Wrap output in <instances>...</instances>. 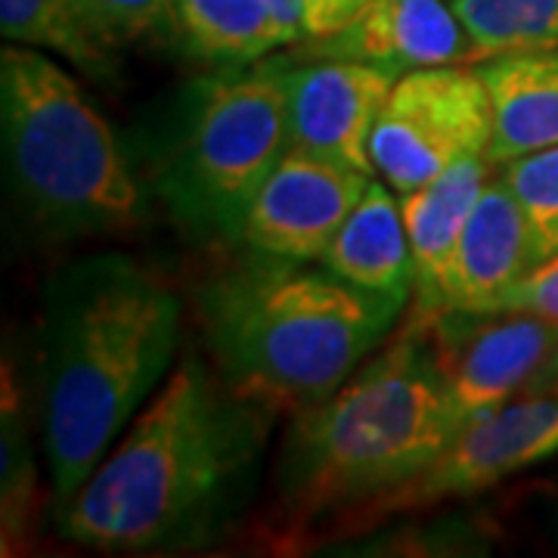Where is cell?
<instances>
[{"mask_svg":"<svg viewBox=\"0 0 558 558\" xmlns=\"http://www.w3.org/2000/svg\"><path fill=\"white\" fill-rule=\"evenodd\" d=\"M0 137L7 193L38 240L119 236L149 218V186L112 124L38 47L0 50Z\"/></svg>","mask_w":558,"mask_h":558,"instance_id":"5","label":"cell"},{"mask_svg":"<svg viewBox=\"0 0 558 558\" xmlns=\"http://www.w3.org/2000/svg\"><path fill=\"white\" fill-rule=\"evenodd\" d=\"M369 0H295L301 22V40L323 38L339 32L348 20H354L360 7Z\"/></svg>","mask_w":558,"mask_h":558,"instance_id":"24","label":"cell"},{"mask_svg":"<svg viewBox=\"0 0 558 558\" xmlns=\"http://www.w3.org/2000/svg\"><path fill=\"white\" fill-rule=\"evenodd\" d=\"M319 264L363 292L407 307L416 289L413 252L400 215V196L385 180H369L363 199L341 223Z\"/></svg>","mask_w":558,"mask_h":558,"instance_id":"15","label":"cell"},{"mask_svg":"<svg viewBox=\"0 0 558 558\" xmlns=\"http://www.w3.org/2000/svg\"><path fill=\"white\" fill-rule=\"evenodd\" d=\"M531 270V236L519 196L502 174L490 178L462 227V236L444 279L440 314L487 311Z\"/></svg>","mask_w":558,"mask_h":558,"instance_id":"13","label":"cell"},{"mask_svg":"<svg viewBox=\"0 0 558 558\" xmlns=\"http://www.w3.org/2000/svg\"><path fill=\"white\" fill-rule=\"evenodd\" d=\"M543 391H558V351L549 357V363L539 369V376L527 388V395H543Z\"/></svg>","mask_w":558,"mask_h":558,"instance_id":"25","label":"cell"},{"mask_svg":"<svg viewBox=\"0 0 558 558\" xmlns=\"http://www.w3.org/2000/svg\"><path fill=\"white\" fill-rule=\"evenodd\" d=\"M38 497V459L25 418V400L3 366V398H0V531L3 556L16 553L32 527Z\"/></svg>","mask_w":558,"mask_h":558,"instance_id":"19","label":"cell"},{"mask_svg":"<svg viewBox=\"0 0 558 558\" xmlns=\"http://www.w3.org/2000/svg\"><path fill=\"white\" fill-rule=\"evenodd\" d=\"M490 159L472 156L447 168L440 178L428 180L413 193L400 196V215L410 236L413 252V319L425 323L438 317L440 299H444V279L450 270V260L457 252V242L462 236V227L472 215L481 190L487 186Z\"/></svg>","mask_w":558,"mask_h":558,"instance_id":"14","label":"cell"},{"mask_svg":"<svg viewBox=\"0 0 558 558\" xmlns=\"http://www.w3.org/2000/svg\"><path fill=\"white\" fill-rule=\"evenodd\" d=\"M373 174L289 146L248 208L242 245L282 260L323 258Z\"/></svg>","mask_w":558,"mask_h":558,"instance_id":"10","label":"cell"},{"mask_svg":"<svg viewBox=\"0 0 558 558\" xmlns=\"http://www.w3.org/2000/svg\"><path fill=\"white\" fill-rule=\"evenodd\" d=\"M178 38L196 60L236 69L295 44L267 0H174Z\"/></svg>","mask_w":558,"mask_h":558,"instance_id":"17","label":"cell"},{"mask_svg":"<svg viewBox=\"0 0 558 558\" xmlns=\"http://www.w3.org/2000/svg\"><path fill=\"white\" fill-rule=\"evenodd\" d=\"M418 326L462 428L527 395L558 351V323L521 311H447Z\"/></svg>","mask_w":558,"mask_h":558,"instance_id":"8","label":"cell"},{"mask_svg":"<svg viewBox=\"0 0 558 558\" xmlns=\"http://www.w3.org/2000/svg\"><path fill=\"white\" fill-rule=\"evenodd\" d=\"M494 100L490 165L558 143V44L475 62Z\"/></svg>","mask_w":558,"mask_h":558,"instance_id":"16","label":"cell"},{"mask_svg":"<svg viewBox=\"0 0 558 558\" xmlns=\"http://www.w3.org/2000/svg\"><path fill=\"white\" fill-rule=\"evenodd\" d=\"M494 100L475 65H428L400 75L381 106L369 156L398 196L413 193L447 168L490 156Z\"/></svg>","mask_w":558,"mask_h":558,"instance_id":"7","label":"cell"},{"mask_svg":"<svg viewBox=\"0 0 558 558\" xmlns=\"http://www.w3.org/2000/svg\"><path fill=\"white\" fill-rule=\"evenodd\" d=\"M403 304L304 260L255 255L215 277L199 317L220 376L282 410L329 398L391 332Z\"/></svg>","mask_w":558,"mask_h":558,"instance_id":"4","label":"cell"},{"mask_svg":"<svg viewBox=\"0 0 558 558\" xmlns=\"http://www.w3.org/2000/svg\"><path fill=\"white\" fill-rule=\"evenodd\" d=\"M475 62L558 44V0H450ZM472 62V65H475Z\"/></svg>","mask_w":558,"mask_h":558,"instance_id":"20","label":"cell"},{"mask_svg":"<svg viewBox=\"0 0 558 558\" xmlns=\"http://www.w3.org/2000/svg\"><path fill=\"white\" fill-rule=\"evenodd\" d=\"M299 60H357L391 75L472 65L475 50L450 0H369L339 32L299 40Z\"/></svg>","mask_w":558,"mask_h":558,"instance_id":"12","label":"cell"},{"mask_svg":"<svg viewBox=\"0 0 558 558\" xmlns=\"http://www.w3.org/2000/svg\"><path fill=\"white\" fill-rule=\"evenodd\" d=\"M487 311H521L558 323V255L534 267L509 292H502Z\"/></svg>","mask_w":558,"mask_h":558,"instance_id":"23","label":"cell"},{"mask_svg":"<svg viewBox=\"0 0 558 558\" xmlns=\"http://www.w3.org/2000/svg\"><path fill=\"white\" fill-rule=\"evenodd\" d=\"M84 25L106 50L178 38L174 0H78Z\"/></svg>","mask_w":558,"mask_h":558,"instance_id":"22","label":"cell"},{"mask_svg":"<svg viewBox=\"0 0 558 558\" xmlns=\"http://www.w3.org/2000/svg\"><path fill=\"white\" fill-rule=\"evenodd\" d=\"M279 410L190 354L57 506L62 539L94 553L168 556L215 546L248 509Z\"/></svg>","mask_w":558,"mask_h":558,"instance_id":"1","label":"cell"},{"mask_svg":"<svg viewBox=\"0 0 558 558\" xmlns=\"http://www.w3.org/2000/svg\"><path fill=\"white\" fill-rule=\"evenodd\" d=\"M0 32L10 44L50 50L90 81H116L119 60L84 25L78 0H0Z\"/></svg>","mask_w":558,"mask_h":558,"instance_id":"18","label":"cell"},{"mask_svg":"<svg viewBox=\"0 0 558 558\" xmlns=\"http://www.w3.org/2000/svg\"><path fill=\"white\" fill-rule=\"evenodd\" d=\"M180 299L124 252L69 260L40 289V440L62 506L171 376Z\"/></svg>","mask_w":558,"mask_h":558,"instance_id":"2","label":"cell"},{"mask_svg":"<svg viewBox=\"0 0 558 558\" xmlns=\"http://www.w3.org/2000/svg\"><path fill=\"white\" fill-rule=\"evenodd\" d=\"M459 432L428 336L410 323L329 398L292 413L277 457L279 506L301 521L360 512L416 478Z\"/></svg>","mask_w":558,"mask_h":558,"instance_id":"3","label":"cell"},{"mask_svg":"<svg viewBox=\"0 0 558 558\" xmlns=\"http://www.w3.org/2000/svg\"><path fill=\"white\" fill-rule=\"evenodd\" d=\"M527 220L534 267L558 255V143L499 165Z\"/></svg>","mask_w":558,"mask_h":558,"instance_id":"21","label":"cell"},{"mask_svg":"<svg viewBox=\"0 0 558 558\" xmlns=\"http://www.w3.org/2000/svg\"><path fill=\"white\" fill-rule=\"evenodd\" d=\"M558 453V391L521 395L469 422L416 478L366 509V519L465 499Z\"/></svg>","mask_w":558,"mask_h":558,"instance_id":"9","label":"cell"},{"mask_svg":"<svg viewBox=\"0 0 558 558\" xmlns=\"http://www.w3.org/2000/svg\"><path fill=\"white\" fill-rule=\"evenodd\" d=\"M398 75L357 60H292L289 146L376 174L369 137Z\"/></svg>","mask_w":558,"mask_h":558,"instance_id":"11","label":"cell"},{"mask_svg":"<svg viewBox=\"0 0 558 558\" xmlns=\"http://www.w3.org/2000/svg\"><path fill=\"white\" fill-rule=\"evenodd\" d=\"M292 57L183 84L161 109L143 149L146 186L186 236L242 245L260 183L289 149Z\"/></svg>","mask_w":558,"mask_h":558,"instance_id":"6","label":"cell"}]
</instances>
